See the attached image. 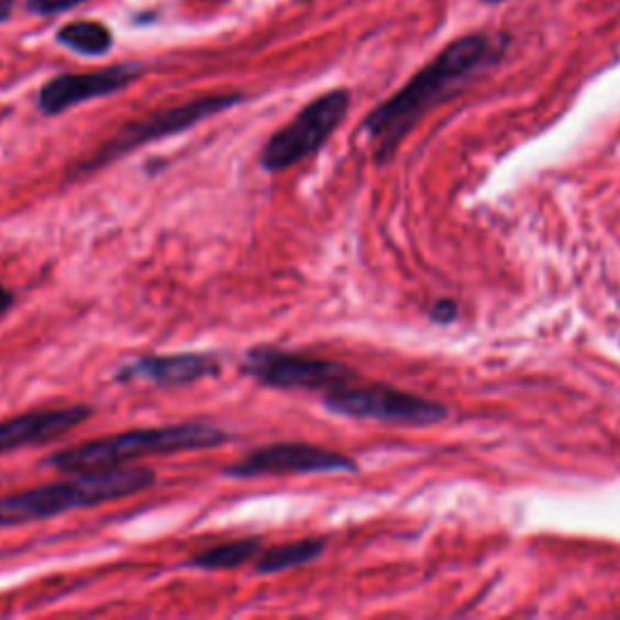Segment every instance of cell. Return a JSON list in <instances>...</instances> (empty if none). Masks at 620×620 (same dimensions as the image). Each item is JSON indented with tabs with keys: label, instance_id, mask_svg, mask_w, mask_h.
Wrapping results in <instances>:
<instances>
[{
	"label": "cell",
	"instance_id": "1",
	"mask_svg": "<svg viewBox=\"0 0 620 620\" xmlns=\"http://www.w3.org/2000/svg\"><path fill=\"white\" fill-rule=\"evenodd\" d=\"M507 34H465L446 44L432 62L405 82L390 100L378 104L364 119V134L372 141L378 163H386L398 151L405 136L436 104L446 102L465 82L483 70L497 66L507 54Z\"/></svg>",
	"mask_w": 620,
	"mask_h": 620
},
{
	"label": "cell",
	"instance_id": "19",
	"mask_svg": "<svg viewBox=\"0 0 620 620\" xmlns=\"http://www.w3.org/2000/svg\"><path fill=\"white\" fill-rule=\"evenodd\" d=\"M487 5H499V3H507V0H483Z\"/></svg>",
	"mask_w": 620,
	"mask_h": 620
},
{
	"label": "cell",
	"instance_id": "9",
	"mask_svg": "<svg viewBox=\"0 0 620 620\" xmlns=\"http://www.w3.org/2000/svg\"><path fill=\"white\" fill-rule=\"evenodd\" d=\"M141 74L143 68L139 64H122L104 70H95V74L56 76L49 82H44L40 90V110L46 117H56L80 102L107 98V95L129 88L131 82L141 78Z\"/></svg>",
	"mask_w": 620,
	"mask_h": 620
},
{
	"label": "cell",
	"instance_id": "2",
	"mask_svg": "<svg viewBox=\"0 0 620 620\" xmlns=\"http://www.w3.org/2000/svg\"><path fill=\"white\" fill-rule=\"evenodd\" d=\"M155 480H158L155 470L146 465H114V468L78 473L76 480L0 497V527H25V523L62 517L66 511L134 497L151 490Z\"/></svg>",
	"mask_w": 620,
	"mask_h": 620
},
{
	"label": "cell",
	"instance_id": "11",
	"mask_svg": "<svg viewBox=\"0 0 620 620\" xmlns=\"http://www.w3.org/2000/svg\"><path fill=\"white\" fill-rule=\"evenodd\" d=\"M90 417L92 408H88V405H70V408L37 410L10 417V420L0 422V456L25 446L54 441L90 420Z\"/></svg>",
	"mask_w": 620,
	"mask_h": 620
},
{
	"label": "cell",
	"instance_id": "13",
	"mask_svg": "<svg viewBox=\"0 0 620 620\" xmlns=\"http://www.w3.org/2000/svg\"><path fill=\"white\" fill-rule=\"evenodd\" d=\"M56 40L58 44L68 46L70 52L82 56H104L114 44L112 30L104 27L102 22H92V20L68 22V25L58 30Z\"/></svg>",
	"mask_w": 620,
	"mask_h": 620
},
{
	"label": "cell",
	"instance_id": "3",
	"mask_svg": "<svg viewBox=\"0 0 620 620\" xmlns=\"http://www.w3.org/2000/svg\"><path fill=\"white\" fill-rule=\"evenodd\" d=\"M231 436L209 424H170L153 429H131V432L102 436L86 441L74 449H64L44 458L42 465L62 473H86L100 468H114L146 456H163V453L217 449Z\"/></svg>",
	"mask_w": 620,
	"mask_h": 620
},
{
	"label": "cell",
	"instance_id": "5",
	"mask_svg": "<svg viewBox=\"0 0 620 620\" xmlns=\"http://www.w3.org/2000/svg\"><path fill=\"white\" fill-rule=\"evenodd\" d=\"M243 95L231 92V95H209V98H199L180 107H170V110L155 112L139 119V122H131L122 126L117 134L104 143L100 151L92 153V158L86 160L78 168L80 175L98 173L104 165H110L112 160L122 158V155L136 151L141 146H146L151 141H158L165 136L180 134V131L192 129L195 124L204 122V119L231 110V107L241 104Z\"/></svg>",
	"mask_w": 620,
	"mask_h": 620
},
{
	"label": "cell",
	"instance_id": "14",
	"mask_svg": "<svg viewBox=\"0 0 620 620\" xmlns=\"http://www.w3.org/2000/svg\"><path fill=\"white\" fill-rule=\"evenodd\" d=\"M262 553V539H243L231 541L209 551L195 555L189 560V567L197 569H235L243 567L250 560H255Z\"/></svg>",
	"mask_w": 620,
	"mask_h": 620
},
{
	"label": "cell",
	"instance_id": "12",
	"mask_svg": "<svg viewBox=\"0 0 620 620\" xmlns=\"http://www.w3.org/2000/svg\"><path fill=\"white\" fill-rule=\"evenodd\" d=\"M323 551H325V543L315 541V539L274 545L257 555L255 569H257V575H277V572H286V569L313 563L315 557L323 555Z\"/></svg>",
	"mask_w": 620,
	"mask_h": 620
},
{
	"label": "cell",
	"instance_id": "18",
	"mask_svg": "<svg viewBox=\"0 0 620 620\" xmlns=\"http://www.w3.org/2000/svg\"><path fill=\"white\" fill-rule=\"evenodd\" d=\"M15 0H0V22H5L10 15H13Z\"/></svg>",
	"mask_w": 620,
	"mask_h": 620
},
{
	"label": "cell",
	"instance_id": "16",
	"mask_svg": "<svg viewBox=\"0 0 620 620\" xmlns=\"http://www.w3.org/2000/svg\"><path fill=\"white\" fill-rule=\"evenodd\" d=\"M456 315H458L456 313V303H451V301H439L432 308V318L441 325H446V323H451V320H456Z\"/></svg>",
	"mask_w": 620,
	"mask_h": 620
},
{
	"label": "cell",
	"instance_id": "6",
	"mask_svg": "<svg viewBox=\"0 0 620 620\" xmlns=\"http://www.w3.org/2000/svg\"><path fill=\"white\" fill-rule=\"evenodd\" d=\"M323 405L335 414L354 420H374L386 424L429 427L446 420L444 405L424 400L412 392H402L390 386H342L328 390Z\"/></svg>",
	"mask_w": 620,
	"mask_h": 620
},
{
	"label": "cell",
	"instance_id": "7",
	"mask_svg": "<svg viewBox=\"0 0 620 620\" xmlns=\"http://www.w3.org/2000/svg\"><path fill=\"white\" fill-rule=\"evenodd\" d=\"M243 372L257 384L281 390H335L356 380V372L347 364L315 356L286 354L269 347L247 352Z\"/></svg>",
	"mask_w": 620,
	"mask_h": 620
},
{
	"label": "cell",
	"instance_id": "4",
	"mask_svg": "<svg viewBox=\"0 0 620 620\" xmlns=\"http://www.w3.org/2000/svg\"><path fill=\"white\" fill-rule=\"evenodd\" d=\"M352 107V92L335 88L310 100L289 124L274 134L259 153V163L267 173H284L325 146L328 139L344 122Z\"/></svg>",
	"mask_w": 620,
	"mask_h": 620
},
{
	"label": "cell",
	"instance_id": "8",
	"mask_svg": "<svg viewBox=\"0 0 620 620\" xmlns=\"http://www.w3.org/2000/svg\"><path fill=\"white\" fill-rule=\"evenodd\" d=\"M229 478H265L298 473H356V463L344 453L313 444H272L257 449L223 470Z\"/></svg>",
	"mask_w": 620,
	"mask_h": 620
},
{
	"label": "cell",
	"instance_id": "15",
	"mask_svg": "<svg viewBox=\"0 0 620 620\" xmlns=\"http://www.w3.org/2000/svg\"><path fill=\"white\" fill-rule=\"evenodd\" d=\"M80 3H86V0H27V8L37 15H58Z\"/></svg>",
	"mask_w": 620,
	"mask_h": 620
},
{
	"label": "cell",
	"instance_id": "10",
	"mask_svg": "<svg viewBox=\"0 0 620 620\" xmlns=\"http://www.w3.org/2000/svg\"><path fill=\"white\" fill-rule=\"evenodd\" d=\"M221 374V362L217 354H151L141 359L124 364L117 372L119 384H134V380H146V384L170 388V386H189L201 378H217Z\"/></svg>",
	"mask_w": 620,
	"mask_h": 620
},
{
	"label": "cell",
	"instance_id": "17",
	"mask_svg": "<svg viewBox=\"0 0 620 620\" xmlns=\"http://www.w3.org/2000/svg\"><path fill=\"white\" fill-rule=\"evenodd\" d=\"M13 303H15V296H13V291H8L5 286H0V315H5L10 308H13Z\"/></svg>",
	"mask_w": 620,
	"mask_h": 620
}]
</instances>
